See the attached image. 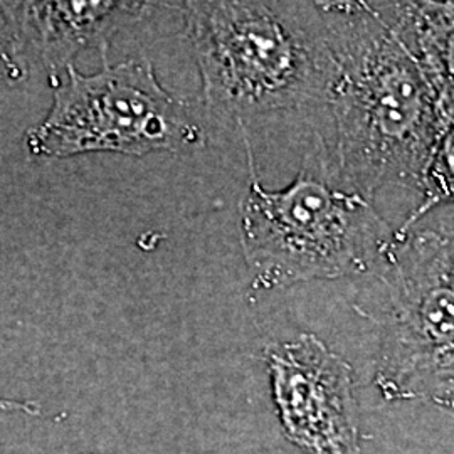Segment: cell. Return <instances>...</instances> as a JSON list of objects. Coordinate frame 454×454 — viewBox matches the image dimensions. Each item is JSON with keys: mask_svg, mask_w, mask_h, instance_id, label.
I'll use <instances>...</instances> for the list:
<instances>
[{"mask_svg": "<svg viewBox=\"0 0 454 454\" xmlns=\"http://www.w3.org/2000/svg\"><path fill=\"white\" fill-rule=\"evenodd\" d=\"M337 78L328 105L343 184L373 200L384 187L419 189L442 129L438 95L372 2H320Z\"/></svg>", "mask_w": 454, "mask_h": 454, "instance_id": "obj_1", "label": "cell"}, {"mask_svg": "<svg viewBox=\"0 0 454 454\" xmlns=\"http://www.w3.org/2000/svg\"><path fill=\"white\" fill-rule=\"evenodd\" d=\"M185 34L212 112L328 105L337 61L320 2H184Z\"/></svg>", "mask_w": 454, "mask_h": 454, "instance_id": "obj_2", "label": "cell"}, {"mask_svg": "<svg viewBox=\"0 0 454 454\" xmlns=\"http://www.w3.org/2000/svg\"><path fill=\"white\" fill-rule=\"evenodd\" d=\"M238 125L249 174L239 202V227L253 286L288 288L375 270L395 232L372 200L343 184L324 138L315 135L288 187L268 191L261 185L246 125Z\"/></svg>", "mask_w": 454, "mask_h": 454, "instance_id": "obj_3", "label": "cell"}, {"mask_svg": "<svg viewBox=\"0 0 454 454\" xmlns=\"http://www.w3.org/2000/svg\"><path fill=\"white\" fill-rule=\"evenodd\" d=\"M34 157L67 159L82 153L144 157L202 144L200 129L184 105L163 90L148 58L84 76L69 66L54 88L48 116L26 133Z\"/></svg>", "mask_w": 454, "mask_h": 454, "instance_id": "obj_4", "label": "cell"}, {"mask_svg": "<svg viewBox=\"0 0 454 454\" xmlns=\"http://www.w3.org/2000/svg\"><path fill=\"white\" fill-rule=\"evenodd\" d=\"M384 296L358 311L380 330L375 386L387 401H422L454 411V296L412 231L395 232L375 268Z\"/></svg>", "mask_w": 454, "mask_h": 454, "instance_id": "obj_5", "label": "cell"}, {"mask_svg": "<svg viewBox=\"0 0 454 454\" xmlns=\"http://www.w3.org/2000/svg\"><path fill=\"white\" fill-rule=\"evenodd\" d=\"M286 438L307 454H360L352 369L311 333L264 350Z\"/></svg>", "mask_w": 454, "mask_h": 454, "instance_id": "obj_6", "label": "cell"}, {"mask_svg": "<svg viewBox=\"0 0 454 454\" xmlns=\"http://www.w3.org/2000/svg\"><path fill=\"white\" fill-rule=\"evenodd\" d=\"M157 5L127 0L20 2V12L27 41L39 48L51 86L58 88L82 51L98 49L103 61L108 59L114 34Z\"/></svg>", "mask_w": 454, "mask_h": 454, "instance_id": "obj_7", "label": "cell"}, {"mask_svg": "<svg viewBox=\"0 0 454 454\" xmlns=\"http://www.w3.org/2000/svg\"><path fill=\"white\" fill-rule=\"evenodd\" d=\"M411 49L438 95L442 120L454 116V2H372Z\"/></svg>", "mask_w": 454, "mask_h": 454, "instance_id": "obj_8", "label": "cell"}, {"mask_svg": "<svg viewBox=\"0 0 454 454\" xmlns=\"http://www.w3.org/2000/svg\"><path fill=\"white\" fill-rule=\"evenodd\" d=\"M418 192L421 194V202L407 215L397 232L412 229L427 212L438 206L454 204V116L442 120L438 142L424 168Z\"/></svg>", "mask_w": 454, "mask_h": 454, "instance_id": "obj_9", "label": "cell"}, {"mask_svg": "<svg viewBox=\"0 0 454 454\" xmlns=\"http://www.w3.org/2000/svg\"><path fill=\"white\" fill-rule=\"evenodd\" d=\"M27 43L20 2H0V82H19L26 76Z\"/></svg>", "mask_w": 454, "mask_h": 454, "instance_id": "obj_10", "label": "cell"}, {"mask_svg": "<svg viewBox=\"0 0 454 454\" xmlns=\"http://www.w3.org/2000/svg\"><path fill=\"white\" fill-rule=\"evenodd\" d=\"M442 283L454 296V229H409Z\"/></svg>", "mask_w": 454, "mask_h": 454, "instance_id": "obj_11", "label": "cell"}, {"mask_svg": "<svg viewBox=\"0 0 454 454\" xmlns=\"http://www.w3.org/2000/svg\"><path fill=\"white\" fill-rule=\"evenodd\" d=\"M0 409H4V411H22V412H27V414H34V416L39 414V407L34 403H16V401L2 399V397H0Z\"/></svg>", "mask_w": 454, "mask_h": 454, "instance_id": "obj_12", "label": "cell"}]
</instances>
